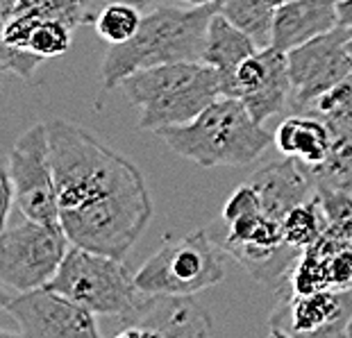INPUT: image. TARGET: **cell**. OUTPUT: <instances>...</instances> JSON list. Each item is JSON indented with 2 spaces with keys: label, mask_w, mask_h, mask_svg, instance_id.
<instances>
[{
  "label": "cell",
  "mask_w": 352,
  "mask_h": 338,
  "mask_svg": "<svg viewBox=\"0 0 352 338\" xmlns=\"http://www.w3.org/2000/svg\"><path fill=\"white\" fill-rule=\"evenodd\" d=\"M216 3L202 7L160 5L144 14L139 32L130 41L109 46L102 59V84L116 89L127 75L173 62H202L209 21Z\"/></svg>",
  "instance_id": "obj_1"
},
{
  "label": "cell",
  "mask_w": 352,
  "mask_h": 338,
  "mask_svg": "<svg viewBox=\"0 0 352 338\" xmlns=\"http://www.w3.org/2000/svg\"><path fill=\"white\" fill-rule=\"evenodd\" d=\"M155 134L175 155L202 168L245 166L275 144V132L254 121L241 98L232 95H221L193 121L160 127Z\"/></svg>",
  "instance_id": "obj_2"
},
{
  "label": "cell",
  "mask_w": 352,
  "mask_h": 338,
  "mask_svg": "<svg viewBox=\"0 0 352 338\" xmlns=\"http://www.w3.org/2000/svg\"><path fill=\"white\" fill-rule=\"evenodd\" d=\"M59 209H76L144 175L127 157L64 118L46 123Z\"/></svg>",
  "instance_id": "obj_3"
},
{
  "label": "cell",
  "mask_w": 352,
  "mask_h": 338,
  "mask_svg": "<svg viewBox=\"0 0 352 338\" xmlns=\"http://www.w3.org/2000/svg\"><path fill=\"white\" fill-rule=\"evenodd\" d=\"M121 89L139 109L141 130L157 132L193 121L223 95V80L207 62H173L127 75Z\"/></svg>",
  "instance_id": "obj_4"
},
{
  "label": "cell",
  "mask_w": 352,
  "mask_h": 338,
  "mask_svg": "<svg viewBox=\"0 0 352 338\" xmlns=\"http://www.w3.org/2000/svg\"><path fill=\"white\" fill-rule=\"evenodd\" d=\"M59 221L73 245L125 261L153 221L146 179L141 177L82 207L66 209Z\"/></svg>",
  "instance_id": "obj_5"
},
{
  "label": "cell",
  "mask_w": 352,
  "mask_h": 338,
  "mask_svg": "<svg viewBox=\"0 0 352 338\" xmlns=\"http://www.w3.org/2000/svg\"><path fill=\"white\" fill-rule=\"evenodd\" d=\"M48 286L96 315H111L123 325L137 315L146 300V293L139 291L123 259L85 250L80 245L69 247Z\"/></svg>",
  "instance_id": "obj_6"
},
{
  "label": "cell",
  "mask_w": 352,
  "mask_h": 338,
  "mask_svg": "<svg viewBox=\"0 0 352 338\" xmlns=\"http://www.w3.org/2000/svg\"><path fill=\"white\" fill-rule=\"evenodd\" d=\"M219 247L207 229H193L191 234L166 243L146 261L134 280L146 295H196L223 282Z\"/></svg>",
  "instance_id": "obj_7"
},
{
  "label": "cell",
  "mask_w": 352,
  "mask_h": 338,
  "mask_svg": "<svg viewBox=\"0 0 352 338\" xmlns=\"http://www.w3.org/2000/svg\"><path fill=\"white\" fill-rule=\"evenodd\" d=\"M71 245L62 225L39 223L23 216L3 227L0 282L19 293L48 286Z\"/></svg>",
  "instance_id": "obj_8"
},
{
  "label": "cell",
  "mask_w": 352,
  "mask_h": 338,
  "mask_svg": "<svg viewBox=\"0 0 352 338\" xmlns=\"http://www.w3.org/2000/svg\"><path fill=\"white\" fill-rule=\"evenodd\" d=\"M5 170L14 184L21 216L48 225H62L46 123H36L21 134L7 155Z\"/></svg>",
  "instance_id": "obj_9"
},
{
  "label": "cell",
  "mask_w": 352,
  "mask_h": 338,
  "mask_svg": "<svg viewBox=\"0 0 352 338\" xmlns=\"http://www.w3.org/2000/svg\"><path fill=\"white\" fill-rule=\"evenodd\" d=\"M352 30L336 25L329 32L287 52L291 78V109L307 111L309 104L352 73L346 41Z\"/></svg>",
  "instance_id": "obj_10"
},
{
  "label": "cell",
  "mask_w": 352,
  "mask_h": 338,
  "mask_svg": "<svg viewBox=\"0 0 352 338\" xmlns=\"http://www.w3.org/2000/svg\"><path fill=\"white\" fill-rule=\"evenodd\" d=\"M3 309L16 322V336L23 338L100 336L94 311L50 286L21 291L16 297H5Z\"/></svg>",
  "instance_id": "obj_11"
},
{
  "label": "cell",
  "mask_w": 352,
  "mask_h": 338,
  "mask_svg": "<svg viewBox=\"0 0 352 338\" xmlns=\"http://www.w3.org/2000/svg\"><path fill=\"white\" fill-rule=\"evenodd\" d=\"M352 320V289L316 291L309 295H289L271 315L275 336H346Z\"/></svg>",
  "instance_id": "obj_12"
},
{
  "label": "cell",
  "mask_w": 352,
  "mask_h": 338,
  "mask_svg": "<svg viewBox=\"0 0 352 338\" xmlns=\"http://www.w3.org/2000/svg\"><path fill=\"white\" fill-rule=\"evenodd\" d=\"M232 98H241L252 118L261 125L289 107L291 78L287 52L268 46L250 55L239 66Z\"/></svg>",
  "instance_id": "obj_13"
},
{
  "label": "cell",
  "mask_w": 352,
  "mask_h": 338,
  "mask_svg": "<svg viewBox=\"0 0 352 338\" xmlns=\"http://www.w3.org/2000/svg\"><path fill=\"white\" fill-rule=\"evenodd\" d=\"M212 315L193 295H146L137 315L116 332L118 338L151 336H209Z\"/></svg>",
  "instance_id": "obj_14"
},
{
  "label": "cell",
  "mask_w": 352,
  "mask_h": 338,
  "mask_svg": "<svg viewBox=\"0 0 352 338\" xmlns=\"http://www.w3.org/2000/svg\"><path fill=\"white\" fill-rule=\"evenodd\" d=\"M252 189L257 191L261 212L275 221H284L291 209L311 200L316 195V184L296 157H287L259 168L250 177Z\"/></svg>",
  "instance_id": "obj_15"
},
{
  "label": "cell",
  "mask_w": 352,
  "mask_h": 338,
  "mask_svg": "<svg viewBox=\"0 0 352 338\" xmlns=\"http://www.w3.org/2000/svg\"><path fill=\"white\" fill-rule=\"evenodd\" d=\"M339 3L341 0H289L275 7L271 46L289 52L341 25Z\"/></svg>",
  "instance_id": "obj_16"
},
{
  "label": "cell",
  "mask_w": 352,
  "mask_h": 338,
  "mask_svg": "<svg viewBox=\"0 0 352 338\" xmlns=\"http://www.w3.org/2000/svg\"><path fill=\"white\" fill-rule=\"evenodd\" d=\"M259 50L250 34L239 30L234 23H230L219 12L209 21L207 30V46L202 62L214 66L221 73L223 80V95H234V78L236 71L245 59Z\"/></svg>",
  "instance_id": "obj_17"
},
{
  "label": "cell",
  "mask_w": 352,
  "mask_h": 338,
  "mask_svg": "<svg viewBox=\"0 0 352 338\" xmlns=\"http://www.w3.org/2000/svg\"><path fill=\"white\" fill-rule=\"evenodd\" d=\"M332 146V132L318 114L287 116L275 130V148L282 155L296 157L307 170L320 166Z\"/></svg>",
  "instance_id": "obj_18"
},
{
  "label": "cell",
  "mask_w": 352,
  "mask_h": 338,
  "mask_svg": "<svg viewBox=\"0 0 352 338\" xmlns=\"http://www.w3.org/2000/svg\"><path fill=\"white\" fill-rule=\"evenodd\" d=\"M73 30L55 19H39L34 14L16 12L3 21V43L28 48L43 59L59 57L71 48Z\"/></svg>",
  "instance_id": "obj_19"
},
{
  "label": "cell",
  "mask_w": 352,
  "mask_h": 338,
  "mask_svg": "<svg viewBox=\"0 0 352 338\" xmlns=\"http://www.w3.org/2000/svg\"><path fill=\"white\" fill-rule=\"evenodd\" d=\"M332 132L327 159L320 166L311 168L316 189H343L352 191V123L325 121Z\"/></svg>",
  "instance_id": "obj_20"
},
{
  "label": "cell",
  "mask_w": 352,
  "mask_h": 338,
  "mask_svg": "<svg viewBox=\"0 0 352 338\" xmlns=\"http://www.w3.org/2000/svg\"><path fill=\"white\" fill-rule=\"evenodd\" d=\"M216 12L250 34L259 48H268L273 43L275 7L264 0H216Z\"/></svg>",
  "instance_id": "obj_21"
},
{
  "label": "cell",
  "mask_w": 352,
  "mask_h": 338,
  "mask_svg": "<svg viewBox=\"0 0 352 338\" xmlns=\"http://www.w3.org/2000/svg\"><path fill=\"white\" fill-rule=\"evenodd\" d=\"M327 229L323 209H320L318 193L311 200L302 202V205L294 207L291 212L284 216L282 221V232H284V243L305 250L311 243H316L323 232Z\"/></svg>",
  "instance_id": "obj_22"
},
{
  "label": "cell",
  "mask_w": 352,
  "mask_h": 338,
  "mask_svg": "<svg viewBox=\"0 0 352 338\" xmlns=\"http://www.w3.org/2000/svg\"><path fill=\"white\" fill-rule=\"evenodd\" d=\"M141 21H144V12L139 7L127 3H109L98 12L94 25L100 39L107 41L109 46H118V43L130 41L139 32Z\"/></svg>",
  "instance_id": "obj_23"
},
{
  "label": "cell",
  "mask_w": 352,
  "mask_h": 338,
  "mask_svg": "<svg viewBox=\"0 0 352 338\" xmlns=\"http://www.w3.org/2000/svg\"><path fill=\"white\" fill-rule=\"evenodd\" d=\"M16 12L34 14L39 19L62 21L71 30L94 23L96 19L91 0H21L14 14Z\"/></svg>",
  "instance_id": "obj_24"
},
{
  "label": "cell",
  "mask_w": 352,
  "mask_h": 338,
  "mask_svg": "<svg viewBox=\"0 0 352 338\" xmlns=\"http://www.w3.org/2000/svg\"><path fill=\"white\" fill-rule=\"evenodd\" d=\"M327 232L341 241L352 243V191L316 189Z\"/></svg>",
  "instance_id": "obj_25"
},
{
  "label": "cell",
  "mask_w": 352,
  "mask_h": 338,
  "mask_svg": "<svg viewBox=\"0 0 352 338\" xmlns=\"http://www.w3.org/2000/svg\"><path fill=\"white\" fill-rule=\"evenodd\" d=\"M307 111L318 114L325 121L352 123V73L348 78H343L339 84H334L329 91L316 98Z\"/></svg>",
  "instance_id": "obj_26"
},
{
  "label": "cell",
  "mask_w": 352,
  "mask_h": 338,
  "mask_svg": "<svg viewBox=\"0 0 352 338\" xmlns=\"http://www.w3.org/2000/svg\"><path fill=\"white\" fill-rule=\"evenodd\" d=\"M43 64V57L28 48H16L10 43H3V57H0V69L5 73H14L16 78L32 82L34 71Z\"/></svg>",
  "instance_id": "obj_27"
},
{
  "label": "cell",
  "mask_w": 352,
  "mask_h": 338,
  "mask_svg": "<svg viewBox=\"0 0 352 338\" xmlns=\"http://www.w3.org/2000/svg\"><path fill=\"white\" fill-rule=\"evenodd\" d=\"M329 289L346 291L352 289V243H343L332 252L327 261Z\"/></svg>",
  "instance_id": "obj_28"
},
{
  "label": "cell",
  "mask_w": 352,
  "mask_h": 338,
  "mask_svg": "<svg viewBox=\"0 0 352 338\" xmlns=\"http://www.w3.org/2000/svg\"><path fill=\"white\" fill-rule=\"evenodd\" d=\"M259 209H261V202H259L257 191L252 189L250 182H245L230 195V200L226 202V207H223V223L228 225L232 221H236L239 216L259 212Z\"/></svg>",
  "instance_id": "obj_29"
},
{
  "label": "cell",
  "mask_w": 352,
  "mask_h": 338,
  "mask_svg": "<svg viewBox=\"0 0 352 338\" xmlns=\"http://www.w3.org/2000/svg\"><path fill=\"white\" fill-rule=\"evenodd\" d=\"M109 3H127V5H134V7H139V10L146 14V12H151V10H155V7H160V5H170V0H91L94 16H98V12L102 10L104 5H109Z\"/></svg>",
  "instance_id": "obj_30"
},
{
  "label": "cell",
  "mask_w": 352,
  "mask_h": 338,
  "mask_svg": "<svg viewBox=\"0 0 352 338\" xmlns=\"http://www.w3.org/2000/svg\"><path fill=\"white\" fill-rule=\"evenodd\" d=\"M339 21L341 25L352 30V0H341L339 3Z\"/></svg>",
  "instance_id": "obj_31"
},
{
  "label": "cell",
  "mask_w": 352,
  "mask_h": 338,
  "mask_svg": "<svg viewBox=\"0 0 352 338\" xmlns=\"http://www.w3.org/2000/svg\"><path fill=\"white\" fill-rule=\"evenodd\" d=\"M21 0H0V14H3V21H7L16 10V5Z\"/></svg>",
  "instance_id": "obj_32"
},
{
  "label": "cell",
  "mask_w": 352,
  "mask_h": 338,
  "mask_svg": "<svg viewBox=\"0 0 352 338\" xmlns=\"http://www.w3.org/2000/svg\"><path fill=\"white\" fill-rule=\"evenodd\" d=\"M173 5H184V7H202V5H212L216 0H170Z\"/></svg>",
  "instance_id": "obj_33"
},
{
  "label": "cell",
  "mask_w": 352,
  "mask_h": 338,
  "mask_svg": "<svg viewBox=\"0 0 352 338\" xmlns=\"http://www.w3.org/2000/svg\"><path fill=\"white\" fill-rule=\"evenodd\" d=\"M264 3H268L271 7H280V5H284V3H289V0H264Z\"/></svg>",
  "instance_id": "obj_34"
},
{
  "label": "cell",
  "mask_w": 352,
  "mask_h": 338,
  "mask_svg": "<svg viewBox=\"0 0 352 338\" xmlns=\"http://www.w3.org/2000/svg\"><path fill=\"white\" fill-rule=\"evenodd\" d=\"M346 48H348V55L352 57V32H350V36H348V41H346Z\"/></svg>",
  "instance_id": "obj_35"
},
{
  "label": "cell",
  "mask_w": 352,
  "mask_h": 338,
  "mask_svg": "<svg viewBox=\"0 0 352 338\" xmlns=\"http://www.w3.org/2000/svg\"><path fill=\"white\" fill-rule=\"evenodd\" d=\"M346 336H350V338H352V320L348 322V329H346Z\"/></svg>",
  "instance_id": "obj_36"
}]
</instances>
